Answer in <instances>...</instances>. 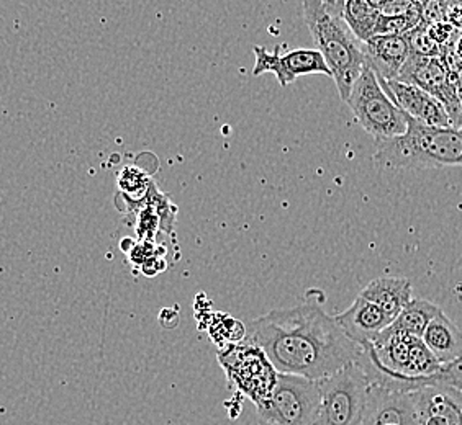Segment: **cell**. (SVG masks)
Instances as JSON below:
<instances>
[{
    "mask_svg": "<svg viewBox=\"0 0 462 425\" xmlns=\"http://www.w3.org/2000/svg\"><path fill=\"white\" fill-rule=\"evenodd\" d=\"M307 294L300 306L253 319L245 340L261 347L277 372L321 381L356 362L361 347L323 310L325 293Z\"/></svg>",
    "mask_w": 462,
    "mask_h": 425,
    "instance_id": "6da1fadb",
    "label": "cell"
},
{
    "mask_svg": "<svg viewBox=\"0 0 462 425\" xmlns=\"http://www.w3.org/2000/svg\"><path fill=\"white\" fill-rule=\"evenodd\" d=\"M341 7L343 4L331 5L325 0H303V20L328 66L339 97L346 102L367 62L363 43L356 40L341 17Z\"/></svg>",
    "mask_w": 462,
    "mask_h": 425,
    "instance_id": "7a4b0ae2",
    "label": "cell"
},
{
    "mask_svg": "<svg viewBox=\"0 0 462 425\" xmlns=\"http://www.w3.org/2000/svg\"><path fill=\"white\" fill-rule=\"evenodd\" d=\"M373 160L383 170L462 166V128H435L409 116L407 133L375 141Z\"/></svg>",
    "mask_w": 462,
    "mask_h": 425,
    "instance_id": "3957f363",
    "label": "cell"
},
{
    "mask_svg": "<svg viewBox=\"0 0 462 425\" xmlns=\"http://www.w3.org/2000/svg\"><path fill=\"white\" fill-rule=\"evenodd\" d=\"M357 123L375 141H385L407 133L409 116L385 94L375 72L365 64L346 100Z\"/></svg>",
    "mask_w": 462,
    "mask_h": 425,
    "instance_id": "277c9868",
    "label": "cell"
},
{
    "mask_svg": "<svg viewBox=\"0 0 462 425\" xmlns=\"http://www.w3.org/2000/svg\"><path fill=\"white\" fill-rule=\"evenodd\" d=\"M320 402L319 381L279 373L271 396L256 408L258 425H317Z\"/></svg>",
    "mask_w": 462,
    "mask_h": 425,
    "instance_id": "5b68a950",
    "label": "cell"
},
{
    "mask_svg": "<svg viewBox=\"0 0 462 425\" xmlns=\"http://www.w3.org/2000/svg\"><path fill=\"white\" fill-rule=\"evenodd\" d=\"M228 386L253 401L258 408L276 386L279 372L264 350L248 340L223 347L217 354Z\"/></svg>",
    "mask_w": 462,
    "mask_h": 425,
    "instance_id": "8992f818",
    "label": "cell"
},
{
    "mask_svg": "<svg viewBox=\"0 0 462 425\" xmlns=\"http://www.w3.org/2000/svg\"><path fill=\"white\" fill-rule=\"evenodd\" d=\"M319 386L321 402L317 425H361L371 384L359 365H346L319 381Z\"/></svg>",
    "mask_w": 462,
    "mask_h": 425,
    "instance_id": "52a82bcc",
    "label": "cell"
},
{
    "mask_svg": "<svg viewBox=\"0 0 462 425\" xmlns=\"http://www.w3.org/2000/svg\"><path fill=\"white\" fill-rule=\"evenodd\" d=\"M395 80L415 86L439 100L448 110L454 128H462L461 87L443 58L410 54Z\"/></svg>",
    "mask_w": 462,
    "mask_h": 425,
    "instance_id": "ba28073f",
    "label": "cell"
},
{
    "mask_svg": "<svg viewBox=\"0 0 462 425\" xmlns=\"http://www.w3.org/2000/svg\"><path fill=\"white\" fill-rule=\"evenodd\" d=\"M253 53L256 58L253 74L263 76L271 72L276 76L281 87H287L299 77L310 74H323L331 77L328 66L319 50H293L282 56L281 45H277L273 53L267 51L264 46H254Z\"/></svg>",
    "mask_w": 462,
    "mask_h": 425,
    "instance_id": "9c48e42d",
    "label": "cell"
},
{
    "mask_svg": "<svg viewBox=\"0 0 462 425\" xmlns=\"http://www.w3.org/2000/svg\"><path fill=\"white\" fill-rule=\"evenodd\" d=\"M377 79L381 82L385 94L392 98V102L399 106L405 115L413 118L418 123L435 126V128L453 126L445 105L439 100L431 97L425 90L395 79L383 80L381 77Z\"/></svg>",
    "mask_w": 462,
    "mask_h": 425,
    "instance_id": "30bf717a",
    "label": "cell"
},
{
    "mask_svg": "<svg viewBox=\"0 0 462 425\" xmlns=\"http://www.w3.org/2000/svg\"><path fill=\"white\" fill-rule=\"evenodd\" d=\"M420 425H462V391L431 383L411 393Z\"/></svg>",
    "mask_w": 462,
    "mask_h": 425,
    "instance_id": "8fae6325",
    "label": "cell"
},
{
    "mask_svg": "<svg viewBox=\"0 0 462 425\" xmlns=\"http://www.w3.org/2000/svg\"><path fill=\"white\" fill-rule=\"evenodd\" d=\"M361 425H420L411 393L369 386Z\"/></svg>",
    "mask_w": 462,
    "mask_h": 425,
    "instance_id": "7c38bea8",
    "label": "cell"
},
{
    "mask_svg": "<svg viewBox=\"0 0 462 425\" xmlns=\"http://www.w3.org/2000/svg\"><path fill=\"white\" fill-rule=\"evenodd\" d=\"M335 319L346 337L359 347L373 344L374 340L393 322L379 306L367 302L361 294L346 311L339 312Z\"/></svg>",
    "mask_w": 462,
    "mask_h": 425,
    "instance_id": "4fadbf2b",
    "label": "cell"
},
{
    "mask_svg": "<svg viewBox=\"0 0 462 425\" xmlns=\"http://www.w3.org/2000/svg\"><path fill=\"white\" fill-rule=\"evenodd\" d=\"M363 48L367 66L383 80L397 79L411 54L405 36L374 35Z\"/></svg>",
    "mask_w": 462,
    "mask_h": 425,
    "instance_id": "5bb4252c",
    "label": "cell"
},
{
    "mask_svg": "<svg viewBox=\"0 0 462 425\" xmlns=\"http://www.w3.org/2000/svg\"><path fill=\"white\" fill-rule=\"evenodd\" d=\"M359 294L379 306L393 321L413 300V286L409 278L381 276L373 280Z\"/></svg>",
    "mask_w": 462,
    "mask_h": 425,
    "instance_id": "9a60e30c",
    "label": "cell"
},
{
    "mask_svg": "<svg viewBox=\"0 0 462 425\" xmlns=\"http://www.w3.org/2000/svg\"><path fill=\"white\" fill-rule=\"evenodd\" d=\"M421 339L441 365L451 364L462 355V330L443 310L428 324Z\"/></svg>",
    "mask_w": 462,
    "mask_h": 425,
    "instance_id": "2e32d148",
    "label": "cell"
},
{
    "mask_svg": "<svg viewBox=\"0 0 462 425\" xmlns=\"http://www.w3.org/2000/svg\"><path fill=\"white\" fill-rule=\"evenodd\" d=\"M341 17L356 40L365 43L375 35L381 10L375 9L367 0H345L341 7Z\"/></svg>",
    "mask_w": 462,
    "mask_h": 425,
    "instance_id": "e0dca14e",
    "label": "cell"
},
{
    "mask_svg": "<svg viewBox=\"0 0 462 425\" xmlns=\"http://www.w3.org/2000/svg\"><path fill=\"white\" fill-rule=\"evenodd\" d=\"M441 311L435 303L428 302L423 298H413L411 302L401 311V314L393 319L391 328L401 330L410 336L423 337L428 324L435 319L436 314Z\"/></svg>",
    "mask_w": 462,
    "mask_h": 425,
    "instance_id": "ac0fdd59",
    "label": "cell"
},
{
    "mask_svg": "<svg viewBox=\"0 0 462 425\" xmlns=\"http://www.w3.org/2000/svg\"><path fill=\"white\" fill-rule=\"evenodd\" d=\"M116 185L120 188V194L125 196L126 203H138L144 196L148 195L152 188V178L140 167L128 166L118 172Z\"/></svg>",
    "mask_w": 462,
    "mask_h": 425,
    "instance_id": "d6986e66",
    "label": "cell"
},
{
    "mask_svg": "<svg viewBox=\"0 0 462 425\" xmlns=\"http://www.w3.org/2000/svg\"><path fill=\"white\" fill-rule=\"evenodd\" d=\"M409 43L410 53L425 56V58H441L443 48L436 43L431 35L428 33L425 23H420L405 35Z\"/></svg>",
    "mask_w": 462,
    "mask_h": 425,
    "instance_id": "ffe728a7",
    "label": "cell"
},
{
    "mask_svg": "<svg viewBox=\"0 0 462 425\" xmlns=\"http://www.w3.org/2000/svg\"><path fill=\"white\" fill-rule=\"evenodd\" d=\"M420 23H421L420 14L402 15V17L381 15L375 27V35L405 36Z\"/></svg>",
    "mask_w": 462,
    "mask_h": 425,
    "instance_id": "44dd1931",
    "label": "cell"
},
{
    "mask_svg": "<svg viewBox=\"0 0 462 425\" xmlns=\"http://www.w3.org/2000/svg\"><path fill=\"white\" fill-rule=\"evenodd\" d=\"M435 381L462 391V355L451 364L443 365L439 373L436 375Z\"/></svg>",
    "mask_w": 462,
    "mask_h": 425,
    "instance_id": "7402d4cb",
    "label": "cell"
},
{
    "mask_svg": "<svg viewBox=\"0 0 462 425\" xmlns=\"http://www.w3.org/2000/svg\"><path fill=\"white\" fill-rule=\"evenodd\" d=\"M420 14V7L413 0H387L381 7V15L385 17H402Z\"/></svg>",
    "mask_w": 462,
    "mask_h": 425,
    "instance_id": "603a6c76",
    "label": "cell"
},
{
    "mask_svg": "<svg viewBox=\"0 0 462 425\" xmlns=\"http://www.w3.org/2000/svg\"><path fill=\"white\" fill-rule=\"evenodd\" d=\"M427 28L428 33L431 35V38L439 46H445L451 40V36L456 33V28L448 20L438 22V23H433V25H427Z\"/></svg>",
    "mask_w": 462,
    "mask_h": 425,
    "instance_id": "cb8c5ba5",
    "label": "cell"
},
{
    "mask_svg": "<svg viewBox=\"0 0 462 425\" xmlns=\"http://www.w3.org/2000/svg\"><path fill=\"white\" fill-rule=\"evenodd\" d=\"M371 5H374L375 9L381 10V7H383V4L387 2V0H367Z\"/></svg>",
    "mask_w": 462,
    "mask_h": 425,
    "instance_id": "d4e9b609",
    "label": "cell"
}]
</instances>
